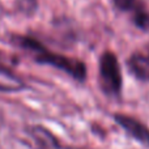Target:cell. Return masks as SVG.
I'll return each instance as SVG.
<instances>
[{
    "label": "cell",
    "instance_id": "cell-1",
    "mask_svg": "<svg viewBox=\"0 0 149 149\" xmlns=\"http://www.w3.org/2000/svg\"><path fill=\"white\" fill-rule=\"evenodd\" d=\"M17 43L21 47L26 49L28 51H30L33 54L34 59L38 63L50 64L55 68H59V70L64 71L65 73L71 74L73 79L80 80V81L85 79L86 68H85V64L81 60L49 51L39 42H37L33 38H28V37H17Z\"/></svg>",
    "mask_w": 149,
    "mask_h": 149
},
{
    "label": "cell",
    "instance_id": "cell-2",
    "mask_svg": "<svg viewBox=\"0 0 149 149\" xmlns=\"http://www.w3.org/2000/svg\"><path fill=\"white\" fill-rule=\"evenodd\" d=\"M100 84L101 89L109 95L118 97L122 92V71L115 54L110 51L103 52L100 59Z\"/></svg>",
    "mask_w": 149,
    "mask_h": 149
},
{
    "label": "cell",
    "instance_id": "cell-3",
    "mask_svg": "<svg viewBox=\"0 0 149 149\" xmlns=\"http://www.w3.org/2000/svg\"><path fill=\"white\" fill-rule=\"evenodd\" d=\"M115 122L135 140L149 147V128L144 123L126 114H115Z\"/></svg>",
    "mask_w": 149,
    "mask_h": 149
},
{
    "label": "cell",
    "instance_id": "cell-4",
    "mask_svg": "<svg viewBox=\"0 0 149 149\" xmlns=\"http://www.w3.org/2000/svg\"><path fill=\"white\" fill-rule=\"evenodd\" d=\"M116 8L124 12L132 13V20L135 25L141 30L149 29V12L140 0H114Z\"/></svg>",
    "mask_w": 149,
    "mask_h": 149
},
{
    "label": "cell",
    "instance_id": "cell-5",
    "mask_svg": "<svg viewBox=\"0 0 149 149\" xmlns=\"http://www.w3.org/2000/svg\"><path fill=\"white\" fill-rule=\"evenodd\" d=\"M130 72L140 81H149V46L145 50L136 51L127 60Z\"/></svg>",
    "mask_w": 149,
    "mask_h": 149
},
{
    "label": "cell",
    "instance_id": "cell-6",
    "mask_svg": "<svg viewBox=\"0 0 149 149\" xmlns=\"http://www.w3.org/2000/svg\"><path fill=\"white\" fill-rule=\"evenodd\" d=\"M25 86V82L17 74L0 65V92H18Z\"/></svg>",
    "mask_w": 149,
    "mask_h": 149
}]
</instances>
